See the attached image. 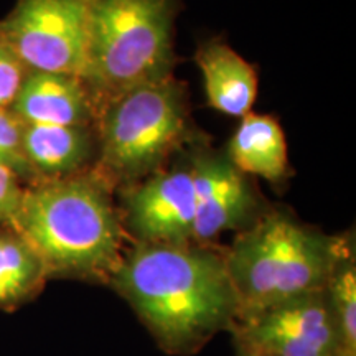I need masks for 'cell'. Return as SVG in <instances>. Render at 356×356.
<instances>
[{"instance_id": "obj_6", "label": "cell", "mask_w": 356, "mask_h": 356, "mask_svg": "<svg viewBox=\"0 0 356 356\" xmlns=\"http://www.w3.org/2000/svg\"><path fill=\"white\" fill-rule=\"evenodd\" d=\"M92 0H17L0 35L29 71L81 78Z\"/></svg>"}, {"instance_id": "obj_3", "label": "cell", "mask_w": 356, "mask_h": 356, "mask_svg": "<svg viewBox=\"0 0 356 356\" xmlns=\"http://www.w3.org/2000/svg\"><path fill=\"white\" fill-rule=\"evenodd\" d=\"M348 238L325 234L284 211H267L225 251L239 317L325 291ZM236 318V320H238Z\"/></svg>"}, {"instance_id": "obj_8", "label": "cell", "mask_w": 356, "mask_h": 356, "mask_svg": "<svg viewBox=\"0 0 356 356\" xmlns=\"http://www.w3.org/2000/svg\"><path fill=\"white\" fill-rule=\"evenodd\" d=\"M122 220L134 243H195V191L190 168L157 170L142 184H134L127 191Z\"/></svg>"}, {"instance_id": "obj_7", "label": "cell", "mask_w": 356, "mask_h": 356, "mask_svg": "<svg viewBox=\"0 0 356 356\" xmlns=\"http://www.w3.org/2000/svg\"><path fill=\"white\" fill-rule=\"evenodd\" d=\"M238 351L254 356H345L327 292H312L236 320Z\"/></svg>"}, {"instance_id": "obj_9", "label": "cell", "mask_w": 356, "mask_h": 356, "mask_svg": "<svg viewBox=\"0 0 356 356\" xmlns=\"http://www.w3.org/2000/svg\"><path fill=\"white\" fill-rule=\"evenodd\" d=\"M190 173L195 191V243L210 244L225 231H243L261 216L254 190L228 155L200 152Z\"/></svg>"}, {"instance_id": "obj_20", "label": "cell", "mask_w": 356, "mask_h": 356, "mask_svg": "<svg viewBox=\"0 0 356 356\" xmlns=\"http://www.w3.org/2000/svg\"><path fill=\"white\" fill-rule=\"evenodd\" d=\"M345 356H356V355H345Z\"/></svg>"}, {"instance_id": "obj_4", "label": "cell", "mask_w": 356, "mask_h": 356, "mask_svg": "<svg viewBox=\"0 0 356 356\" xmlns=\"http://www.w3.org/2000/svg\"><path fill=\"white\" fill-rule=\"evenodd\" d=\"M180 0H92L83 83L97 114L106 102L172 76Z\"/></svg>"}, {"instance_id": "obj_19", "label": "cell", "mask_w": 356, "mask_h": 356, "mask_svg": "<svg viewBox=\"0 0 356 356\" xmlns=\"http://www.w3.org/2000/svg\"><path fill=\"white\" fill-rule=\"evenodd\" d=\"M239 356H254V355H248V353H241V351H238Z\"/></svg>"}, {"instance_id": "obj_10", "label": "cell", "mask_w": 356, "mask_h": 356, "mask_svg": "<svg viewBox=\"0 0 356 356\" xmlns=\"http://www.w3.org/2000/svg\"><path fill=\"white\" fill-rule=\"evenodd\" d=\"M10 111L24 124L95 126L96 111L83 79L73 74L29 71Z\"/></svg>"}, {"instance_id": "obj_14", "label": "cell", "mask_w": 356, "mask_h": 356, "mask_svg": "<svg viewBox=\"0 0 356 356\" xmlns=\"http://www.w3.org/2000/svg\"><path fill=\"white\" fill-rule=\"evenodd\" d=\"M48 277L43 261L10 222H0V312L32 302Z\"/></svg>"}, {"instance_id": "obj_15", "label": "cell", "mask_w": 356, "mask_h": 356, "mask_svg": "<svg viewBox=\"0 0 356 356\" xmlns=\"http://www.w3.org/2000/svg\"><path fill=\"white\" fill-rule=\"evenodd\" d=\"M325 292L340 333L343 355H356V264L353 246L346 249L337 262Z\"/></svg>"}, {"instance_id": "obj_11", "label": "cell", "mask_w": 356, "mask_h": 356, "mask_svg": "<svg viewBox=\"0 0 356 356\" xmlns=\"http://www.w3.org/2000/svg\"><path fill=\"white\" fill-rule=\"evenodd\" d=\"M95 147V126L25 124L24 127V152L37 180L70 177L86 170Z\"/></svg>"}, {"instance_id": "obj_12", "label": "cell", "mask_w": 356, "mask_h": 356, "mask_svg": "<svg viewBox=\"0 0 356 356\" xmlns=\"http://www.w3.org/2000/svg\"><path fill=\"white\" fill-rule=\"evenodd\" d=\"M195 60L202 70L211 108L234 118L251 113L257 95V76L244 58L220 40H211L198 48Z\"/></svg>"}, {"instance_id": "obj_13", "label": "cell", "mask_w": 356, "mask_h": 356, "mask_svg": "<svg viewBox=\"0 0 356 356\" xmlns=\"http://www.w3.org/2000/svg\"><path fill=\"white\" fill-rule=\"evenodd\" d=\"M228 159L239 172L270 181L280 180L289 160L286 136L279 122L270 115H244L229 142Z\"/></svg>"}, {"instance_id": "obj_16", "label": "cell", "mask_w": 356, "mask_h": 356, "mask_svg": "<svg viewBox=\"0 0 356 356\" xmlns=\"http://www.w3.org/2000/svg\"><path fill=\"white\" fill-rule=\"evenodd\" d=\"M24 127L10 108L0 109V167L15 173L24 185H30L38 180L24 152Z\"/></svg>"}, {"instance_id": "obj_17", "label": "cell", "mask_w": 356, "mask_h": 356, "mask_svg": "<svg viewBox=\"0 0 356 356\" xmlns=\"http://www.w3.org/2000/svg\"><path fill=\"white\" fill-rule=\"evenodd\" d=\"M26 73V66L0 35V109L10 108Z\"/></svg>"}, {"instance_id": "obj_5", "label": "cell", "mask_w": 356, "mask_h": 356, "mask_svg": "<svg viewBox=\"0 0 356 356\" xmlns=\"http://www.w3.org/2000/svg\"><path fill=\"white\" fill-rule=\"evenodd\" d=\"M99 162L95 170L113 188L159 170L188 131L185 89L173 76L122 92L97 111Z\"/></svg>"}, {"instance_id": "obj_18", "label": "cell", "mask_w": 356, "mask_h": 356, "mask_svg": "<svg viewBox=\"0 0 356 356\" xmlns=\"http://www.w3.org/2000/svg\"><path fill=\"white\" fill-rule=\"evenodd\" d=\"M24 186L15 173L0 167V222H10L15 216Z\"/></svg>"}, {"instance_id": "obj_1", "label": "cell", "mask_w": 356, "mask_h": 356, "mask_svg": "<svg viewBox=\"0 0 356 356\" xmlns=\"http://www.w3.org/2000/svg\"><path fill=\"white\" fill-rule=\"evenodd\" d=\"M108 284L168 355L198 353L239 315L225 251L210 244L134 243Z\"/></svg>"}, {"instance_id": "obj_2", "label": "cell", "mask_w": 356, "mask_h": 356, "mask_svg": "<svg viewBox=\"0 0 356 356\" xmlns=\"http://www.w3.org/2000/svg\"><path fill=\"white\" fill-rule=\"evenodd\" d=\"M111 191L95 168L24 186L10 225L37 251L48 277L109 282L129 238Z\"/></svg>"}]
</instances>
